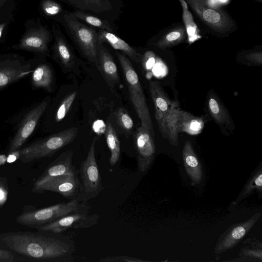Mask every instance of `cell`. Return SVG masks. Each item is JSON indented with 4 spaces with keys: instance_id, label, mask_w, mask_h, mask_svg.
I'll return each mask as SVG.
<instances>
[{
    "instance_id": "obj_1",
    "label": "cell",
    "mask_w": 262,
    "mask_h": 262,
    "mask_svg": "<svg viewBox=\"0 0 262 262\" xmlns=\"http://www.w3.org/2000/svg\"><path fill=\"white\" fill-rule=\"evenodd\" d=\"M0 245L20 255L46 261H72V250L55 238L30 232L0 233Z\"/></svg>"
},
{
    "instance_id": "obj_2",
    "label": "cell",
    "mask_w": 262,
    "mask_h": 262,
    "mask_svg": "<svg viewBox=\"0 0 262 262\" xmlns=\"http://www.w3.org/2000/svg\"><path fill=\"white\" fill-rule=\"evenodd\" d=\"M116 54L123 71L130 102L141 121V125L154 137L152 120L138 75L125 55L118 51Z\"/></svg>"
},
{
    "instance_id": "obj_3",
    "label": "cell",
    "mask_w": 262,
    "mask_h": 262,
    "mask_svg": "<svg viewBox=\"0 0 262 262\" xmlns=\"http://www.w3.org/2000/svg\"><path fill=\"white\" fill-rule=\"evenodd\" d=\"M89 209V206L86 201H82L77 196L67 203H58L46 208L23 213L17 217L16 221L17 223L23 226L38 227L74 212H88Z\"/></svg>"
},
{
    "instance_id": "obj_4",
    "label": "cell",
    "mask_w": 262,
    "mask_h": 262,
    "mask_svg": "<svg viewBox=\"0 0 262 262\" xmlns=\"http://www.w3.org/2000/svg\"><path fill=\"white\" fill-rule=\"evenodd\" d=\"M78 128L71 127L49 137L36 141L18 151V158L23 163L53 156L76 138Z\"/></svg>"
},
{
    "instance_id": "obj_5",
    "label": "cell",
    "mask_w": 262,
    "mask_h": 262,
    "mask_svg": "<svg viewBox=\"0 0 262 262\" xmlns=\"http://www.w3.org/2000/svg\"><path fill=\"white\" fill-rule=\"evenodd\" d=\"M66 28L83 55L97 65L98 32L82 24L72 12L63 16Z\"/></svg>"
},
{
    "instance_id": "obj_6",
    "label": "cell",
    "mask_w": 262,
    "mask_h": 262,
    "mask_svg": "<svg viewBox=\"0 0 262 262\" xmlns=\"http://www.w3.org/2000/svg\"><path fill=\"white\" fill-rule=\"evenodd\" d=\"M97 138L94 137L86 159L80 164L79 173L81 183L78 196L82 201L97 196L102 190L101 178L95 157V145Z\"/></svg>"
},
{
    "instance_id": "obj_7",
    "label": "cell",
    "mask_w": 262,
    "mask_h": 262,
    "mask_svg": "<svg viewBox=\"0 0 262 262\" xmlns=\"http://www.w3.org/2000/svg\"><path fill=\"white\" fill-rule=\"evenodd\" d=\"M195 13L215 31L226 32L233 26L230 18L217 8L209 7L205 0H186Z\"/></svg>"
},
{
    "instance_id": "obj_8",
    "label": "cell",
    "mask_w": 262,
    "mask_h": 262,
    "mask_svg": "<svg viewBox=\"0 0 262 262\" xmlns=\"http://www.w3.org/2000/svg\"><path fill=\"white\" fill-rule=\"evenodd\" d=\"M99 218V216L96 213L90 215L85 212H76L38 226L37 228L42 231L59 233L70 228H90L97 224Z\"/></svg>"
},
{
    "instance_id": "obj_9",
    "label": "cell",
    "mask_w": 262,
    "mask_h": 262,
    "mask_svg": "<svg viewBox=\"0 0 262 262\" xmlns=\"http://www.w3.org/2000/svg\"><path fill=\"white\" fill-rule=\"evenodd\" d=\"M79 185L76 172L52 178L40 185L32 188V192L42 193L50 191L60 193L67 199H72L78 196Z\"/></svg>"
},
{
    "instance_id": "obj_10",
    "label": "cell",
    "mask_w": 262,
    "mask_h": 262,
    "mask_svg": "<svg viewBox=\"0 0 262 262\" xmlns=\"http://www.w3.org/2000/svg\"><path fill=\"white\" fill-rule=\"evenodd\" d=\"M48 104V101L44 100L25 116L11 141L9 150L10 152L13 153L18 150L32 134Z\"/></svg>"
},
{
    "instance_id": "obj_11",
    "label": "cell",
    "mask_w": 262,
    "mask_h": 262,
    "mask_svg": "<svg viewBox=\"0 0 262 262\" xmlns=\"http://www.w3.org/2000/svg\"><path fill=\"white\" fill-rule=\"evenodd\" d=\"M135 144L138 168L141 172H145L154 160L155 146L150 132L141 125L136 130Z\"/></svg>"
},
{
    "instance_id": "obj_12",
    "label": "cell",
    "mask_w": 262,
    "mask_h": 262,
    "mask_svg": "<svg viewBox=\"0 0 262 262\" xmlns=\"http://www.w3.org/2000/svg\"><path fill=\"white\" fill-rule=\"evenodd\" d=\"M73 157V151L72 150L62 153L47 167L36 180L32 188L40 185L52 178L76 172L72 164Z\"/></svg>"
},
{
    "instance_id": "obj_13",
    "label": "cell",
    "mask_w": 262,
    "mask_h": 262,
    "mask_svg": "<svg viewBox=\"0 0 262 262\" xmlns=\"http://www.w3.org/2000/svg\"><path fill=\"white\" fill-rule=\"evenodd\" d=\"M97 60V68L107 85L114 88L120 81L117 67L112 55L103 44L98 43Z\"/></svg>"
},
{
    "instance_id": "obj_14",
    "label": "cell",
    "mask_w": 262,
    "mask_h": 262,
    "mask_svg": "<svg viewBox=\"0 0 262 262\" xmlns=\"http://www.w3.org/2000/svg\"><path fill=\"white\" fill-rule=\"evenodd\" d=\"M107 42L116 50L121 51L137 63H141L142 56L134 48L114 33L100 29L98 32V43Z\"/></svg>"
},
{
    "instance_id": "obj_15",
    "label": "cell",
    "mask_w": 262,
    "mask_h": 262,
    "mask_svg": "<svg viewBox=\"0 0 262 262\" xmlns=\"http://www.w3.org/2000/svg\"><path fill=\"white\" fill-rule=\"evenodd\" d=\"M260 214H257L247 221L235 226L224 237L217 248V252H222L234 246L242 239L253 226L259 217Z\"/></svg>"
},
{
    "instance_id": "obj_16",
    "label": "cell",
    "mask_w": 262,
    "mask_h": 262,
    "mask_svg": "<svg viewBox=\"0 0 262 262\" xmlns=\"http://www.w3.org/2000/svg\"><path fill=\"white\" fill-rule=\"evenodd\" d=\"M49 33L40 28L27 34L21 40L20 48L39 52H45L48 50Z\"/></svg>"
},
{
    "instance_id": "obj_17",
    "label": "cell",
    "mask_w": 262,
    "mask_h": 262,
    "mask_svg": "<svg viewBox=\"0 0 262 262\" xmlns=\"http://www.w3.org/2000/svg\"><path fill=\"white\" fill-rule=\"evenodd\" d=\"M184 166L191 179L196 183L199 182L202 177L201 165L199 162L193 149L191 142H185L183 149Z\"/></svg>"
},
{
    "instance_id": "obj_18",
    "label": "cell",
    "mask_w": 262,
    "mask_h": 262,
    "mask_svg": "<svg viewBox=\"0 0 262 262\" xmlns=\"http://www.w3.org/2000/svg\"><path fill=\"white\" fill-rule=\"evenodd\" d=\"M205 122L200 117L194 116L189 112L181 110L179 118V132L191 135L201 133Z\"/></svg>"
},
{
    "instance_id": "obj_19",
    "label": "cell",
    "mask_w": 262,
    "mask_h": 262,
    "mask_svg": "<svg viewBox=\"0 0 262 262\" xmlns=\"http://www.w3.org/2000/svg\"><path fill=\"white\" fill-rule=\"evenodd\" d=\"M149 87L155 107L165 117L170 108L177 103L170 100L158 81H150Z\"/></svg>"
},
{
    "instance_id": "obj_20",
    "label": "cell",
    "mask_w": 262,
    "mask_h": 262,
    "mask_svg": "<svg viewBox=\"0 0 262 262\" xmlns=\"http://www.w3.org/2000/svg\"><path fill=\"white\" fill-rule=\"evenodd\" d=\"M55 50L60 63L66 68H71L74 63V56L68 43L60 33L55 37Z\"/></svg>"
},
{
    "instance_id": "obj_21",
    "label": "cell",
    "mask_w": 262,
    "mask_h": 262,
    "mask_svg": "<svg viewBox=\"0 0 262 262\" xmlns=\"http://www.w3.org/2000/svg\"><path fill=\"white\" fill-rule=\"evenodd\" d=\"M181 111V110L178 107V104H176L164 117L168 131V140L174 145H177L178 143L179 123Z\"/></svg>"
},
{
    "instance_id": "obj_22",
    "label": "cell",
    "mask_w": 262,
    "mask_h": 262,
    "mask_svg": "<svg viewBox=\"0 0 262 262\" xmlns=\"http://www.w3.org/2000/svg\"><path fill=\"white\" fill-rule=\"evenodd\" d=\"M32 81L35 88H44L48 91H51L53 73L50 68L47 64L38 66L33 73Z\"/></svg>"
},
{
    "instance_id": "obj_23",
    "label": "cell",
    "mask_w": 262,
    "mask_h": 262,
    "mask_svg": "<svg viewBox=\"0 0 262 262\" xmlns=\"http://www.w3.org/2000/svg\"><path fill=\"white\" fill-rule=\"evenodd\" d=\"M105 139L111 152L109 162L112 166L116 165L120 157V143L116 132L110 123L106 127Z\"/></svg>"
},
{
    "instance_id": "obj_24",
    "label": "cell",
    "mask_w": 262,
    "mask_h": 262,
    "mask_svg": "<svg viewBox=\"0 0 262 262\" xmlns=\"http://www.w3.org/2000/svg\"><path fill=\"white\" fill-rule=\"evenodd\" d=\"M210 114L219 124L230 125L228 114L221 102L214 96H210L208 101Z\"/></svg>"
},
{
    "instance_id": "obj_25",
    "label": "cell",
    "mask_w": 262,
    "mask_h": 262,
    "mask_svg": "<svg viewBox=\"0 0 262 262\" xmlns=\"http://www.w3.org/2000/svg\"><path fill=\"white\" fill-rule=\"evenodd\" d=\"M185 29L180 27L174 29L163 36L156 46L161 49L171 47L182 42L186 37Z\"/></svg>"
},
{
    "instance_id": "obj_26",
    "label": "cell",
    "mask_w": 262,
    "mask_h": 262,
    "mask_svg": "<svg viewBox=\"0 0 262 262\" xmlns=\"http://www.w3.org/2000/svg\"><path fill=\"white\" fill-rule=\"evenodd\" d=\"M183 7V18L185 24L186 33L189 41L193 42L200 37L197 27L194 23L192 16L188 10V7L184 0H180Z\"/></svg>"
},
{
    "instance_id": "obj_27",
    "label": "cell",
    "mask_w": 262,
    "mask_h": 262,
    "mask_svg": "<svg viewBox=\"0 0 262 262\" xmlns=\"http://www.w3.org/2000/svg\"><path fill=\"white\" fill-rule=\"evenodd\" d=\"M78 19L100 29L114 33V30L109 24L97 17L90 15L81 11L72 12Z\"/></svg>"
},
{
    "instance_id": "obj_28",
    "label": "cell",
    "mask_w": 262,
    "mask_h": 262,
    "mask_svg": "<svg viewBox=\"0 0 262 262\" xmlns=\"http://www.w3.org/2000/svg\"><path fill=\"white\" fill-rule=\"evenodd\" d=\"M27 72L23 69L6 68L0 69V89L20 78Z\"/></svg>"
},
{
    "instance_id": "obj_29",
    "label": "cell",
    "mask_w": 262,
    "mask_h": 262,
    "mask_svg": "<svg viewBox=\"0 0 262 262\" xmlns=\"http://www.w3.org/2000/svg\"><path fill=\"white\" fill-rule=\"evenodd\" d=\"M77 92L74 91L68 95L61 102L56 112L55 119L56 122H60L66 116L72 106Z\"/></svg>"
},
{
    "instance_id": "obj_30",
    "label": "cell",
    "mask_w": 262,
    "mask_h": 262,
    "mask_svg": "<svg viewBox=\"0 0 262 262\" xmlns=\"http://www.w3.org/2000/svg\"><path fill=\"white\" fill-rule=\"evenodd\" d=\"M116 117L118 123L125 130L129 131L134 127L133 119L123 108H119L118 110Z\"/></svg>"
},
{
    "instance_id": "obj_31",
    "label": "cell",
    "mask_w": 262,
    "mask_h": 262,
    "mask_svg": "<svg viewBox=\"0 0 262 262\" xmlns=\"http://www.w3.org/2000/svg\"><path fill=\"white\" fill-rule=\"evenodd\" d=\"M42 7L43 12L49 16H54L59 14L62 9L59 4L52 0L44 1Z\"/></svg>"
},
{
    "instance_id": "obj_32",
    "label": "cell",
    "mask_w": 262,
    "mask_h": 262,
    "mask_svg": "<svg viewBox=\"0 0 262 262\" xmlns=\"http://www.w3.org/2000/svg\"><path fill=\"white\" fill-rule=\"evenodd\" d=\"M155 114L161 135L164 138L168 139V131L166 124L165 119L163 113L158 108L155 107Z\"/></svg>"
},
{
    "instance_id": "obj_33",
    "label": "cell",
    "mask_w": 262,
    "mask_h": 262,
    "mask_svg": "<svg viewBox=\"0 0 262 262\" xmlns=\"http://www.w3.org/2000/svg\"><path fill=\"white\" fill-rule=\"evenodd\" d=\"M100 262H143L145 260L126 255L105 257L100 259Z\"/></svg>"
},
{
    "instance_id": "obj_34",
    "label": "cell",
    "mask_w": 262,
    "mask_h": 262,
    "mask_svg": "<svg viewBox=\"0 0 262 262\" xmlns=\"http://www.w3.org/2000/svg\"><path fill=\"white\" fill-rule=\"evenodd\" d=\"M9 193V188L7 179L0 177V208L2 207L7 201Z\"/></svg>"
},
{
    "instance_id": "obj_35",
    "label": "cell",
    "mask_w": 262,
    "mask_h": 262,
    "mask_svg": "<svg viewBox=\"0 0 262 262\" xmlns=\"http://www.w3.org/2000/svg\"><path fill=\"white\" fill-rule=\"evenodd\" d=\"M14 261V257L10 251L0 249V262H13Z\"/></svg>"
},
{
    "instance_id": "obj_36",
    "label": "cell",
    "mask_w": 262,
    "mask_h": 262,
    "mask_svg": "<svg viewBox=\"0 0 262 262\" xmlns=\"http://www.w3.org/2000/svg\"><path fill=\"white\" fill-rule=\"evenodd\" d=\"M246 58L253 62L256 63L260 64L261 63V52H255L247 54L246 56Z\"/></svg>"
},
{
    "instance_id": "obj_37",
    "label": "cell",
    "mask_w": 262,
    "mask_h": 262,
    "mask_svg": "<svg viewBox=\"0 0 262 262\" xmlns=\"http://www.w3.org/2000/svg\"><path fill=\"white\" fill-rule=\"evenodd\" d=\"M262 174L260 173V174L255 179V184L258 187L261 188L262 183Z\"/></svg>"
},
{
    "instance_id": "obj_38",
    "label": "cell",
    "mask_w": 262,
    "mask_h": 262,
    "mask_svg": "<svg viewBox=\"0 0 262 262\" xmlns=\"http://www.w3.org/2000/svg\"><path fill=\"white\" fill-rule=\"evenodd\" d=\"M216 0H209L210 2L212 4H213V5H215ZM228 0H217V4H222V3H225L226 2H227Z\"/></svg>"
},
{
    "instance_id": "obj_39",
    "label": "cell",
    "mask_w": 262,
    "mask_h": 262,
    "mask_svg": "<svg viewBox=\"0 0 262 262\" xmlns=\"http://www.w3.org/2000/svg\"><path fill=\"white\" fill-rule=\"evenodd\" d=\"M5 26H6L5 24H2L0 25V38L2 36L3 31L5 28Z\"/></svg>"
},
{
    "instance_id": "obj_40",
    "label": "cell",
    "mask_w": 262,
    "mask_h": 262,
    "mask_svg": "<svg viewBox=\"0 0 262 262\" xmlns=\"http://www.w3.org/2000/svg\"><path fill=\"white\" fill-rule=\"evenodd\" d=\"M259 1H261V0H259Z\"/></svg>"
}]
</instances>
